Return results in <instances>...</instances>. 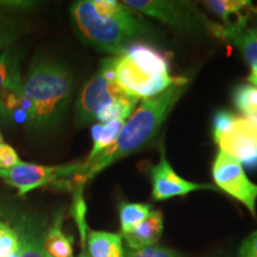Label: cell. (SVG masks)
I'll return each instance as SVG.
<instances>
[{
	"instance_id": "cell-22",
	"label": "cell",
	"mask_w": 257,
	"mask_h": 257,
	"mask_svg": "<svg viewBox=\"0 0 257 257\" xmlns=\"http://www.w3.org/2000/svg\"><path fill=\"white\" fill-rule=\"evenodd\" d=\"M24 24L17 16L0 15V51H4L15 43L22 35Z\"/></svg>"
},
{
	"instance_id": "cell-32",
	"label": "cell",
	"mask_w": 257,
	"mask_h": 257,
	"mask_svg": "<svg viewBox=\"0 0 257 257\" xmlns=\"http://www.w3.org/2000/svg\"><path fill=\"white\" fill-rule=\"evenodd\" d=\"M252 11L256 12V14H257V8H256V9H252Z\"/></svg>"
},
{
	"instance_id": "cell-5",
	"label": "cell",
	"mask_w": 257,
	"mask_h": 257,
	"mask_svg": "<svg viewBox=\"0 0 257 257\" xmlns=\"http://www.w3.org/2000/svg\"><path fill=\"white\" fill-rule=\"evenodd\" d=\"M212 133L219 152L249 169L257 168L256 115H237L231 111L219 110L212 117Z\"/></svg>"
},
{
	"instance_id": "cell-18",
	"label": "cell",
	"mask_w": 257,
	"mask_h": 257,
	"mask_svg": "<svg viewBox=\"0 0 257 257\" xmlns=\"http://www.w3.org/2000/svg\"><path fill=\"white\" fill-rule=\"evenodd\" d=\"M21 78L19 51L15 48H8L0 54V100L10 86Z\"/></svg>"
},
{
	"instance_id": "cell-15",
	"label": "cell",
	"mask_w": 257,
	"mask_h": 257,
	"mask_svg": "<svg viewBox=\"0 0 257 257\" xmlns=\"http://www.w3.org/2000/svg\"><path fill=\"white\" fill-rule=\"evenodd\" d=\"M62 216L59 214L44 236V250L51 257H73V237L62 231Z\"/></svg>"
},
{
	"instance_id": "cell-26",
	"label": "cell",
	"mask_w": 257,
	"mask_h": 257,
	"mask_svg": "<svg viewBox=\"0 0 257 257\" xmlns=\"http://www.w3.org/2000/svg\"><path fill=\"white\" fill-rule=\"evenodd\" d=\"M22 161L16 150L9 144H0V170H9L18 166Z\"/></svg>"
},
{
	"instance_id": "cell-16",
	"label": "cell",
	"mask_w": 257,
	"mask_h": 257,
	"mask_svg": "<svg viewBox=\"0 0 257 257\" xmlns=\"http://www.w3.org/2000/svg\"><path fill=\"white\" fill-rule=\"evenodd\" d=\"M138 99L125 94L120 98L111 101L110 104L105 105L100 110L96 112L95 120L100 124L108 123V121L124 119L126 120L136 110Z\"/></svg>"
},
{
	"instance_id": "cell-31",
	"label": "cell",
	"mask_w": 257,
	"mask_h": 257,
	"mask_svg": "<svg viewBox=\"0 0 257 257\" xmlns=\"http://www.w3.org/2000/svg\"><path fill=\"white\" fill-rule=\"evenodd\" d=\"M0 143H3V136H2V133H0Z\"/></svg>"
},
{
	"instance_id": "cell-8",
	"label": "cell",
	"mask_w": 257,
	"mask_h": 257,
	"mask_svg": "<svg viewBox=\"0 0 257 257\" xmlns=\"http://www.w3.org/2000/svg\"><path fill=\"white\" fill-rule=\"evenodd\" d=\"M83 169V161L67 163L61 166H42L34 163L21 162L9 170H0V178L11 187L16 188L19 195L28 192L55 184L61 180H67L79 175Z\"/></svg>"
},
{
	"instance_id": "cell-19",
	"label": "cell",
	"mask_w": 257,
	"mask_h": 257,
	"mask_svg": "<svg viewBox=\"0 0 257 257\" xmlns=\"http://www.w3.org/2000/svg\"><path fill=\"white\" fill-rule=\"evenodd\" d=\"M153 212V206L140 202H121L119 205V219L121 232L127 233L138 226L149 217Z\"/></svg>"
},
{
	"instance_id": "cell-27",
	"label": "cell",
	"mask_w": 257,
	"mask_h": 257,
	"mask_svg": "<svg viewBox=\"0 0 257 257\" xmlns=\"http://www.w3.org/2000/svg\"><path fill=\"white\" fill-rule=\"evenodd\" d=\"M238 257H257V230L243 240Z\"/></svg>"
},
{
	"instance_id": "cell-11",
	"label": "cell",
	"mask_w": 257,
	"mask_h": 257,
	"mask_svg": "<svg viewBox=\"0 0 257 257\" xmlns=\"http://www.w3.org/2000/svg\"><path fill=\"white\" fill-rule=\"evenodd\" d=\"M0 115L17 125L32 127L34 105L23 91V80L18 79L4 93L0 100Z\"/></svg>"
},
{
	"instance_id": "cell-10",
	"label": "cell",
	"mask_w": 257,
	"mask_h": 257,
	"mask_svg": "<svg viewBox=\"0 0 257 257\" xmlns=\"http://www.w3.org/2000/svg\"><path fill=\"white\" fill-rule=\"evenodd\" d=\"M153 199L156 201L167 200L175 197H185L189 193L200 189H216L212 185L198 184L181 178L170 166L166 157L165 148L161 147L160 161L150 169Z\"/></svg>"
},
{
	"instance_id": "cell-29",
	"label": "cell",
	"mask_w": 257,
	"mask_h": 257,
	"mask_svg": "<svg viewBox=\"0 0 257 257\" xmlns=\"http://www.w3.org/2000/svg\"><path fill=\"white\" fill-rule=\"evenodd\" d=\"M252 15L253 16L249 14V22H251V24H252V27L250 29H251V30L257 35V14H256V12L252 11Z\"/></svg>"
},
{
	"instance_id": "cell-7",
	"label": "cell",
	"mask_w": 257,
	"mask_h": 257,
	"mask_svg": "<svg viewBox=\"0 0 257 257\" xmlns=\"http://www.w3.org/2000/svg\"><path fill=\"white\" fill-rule=\"evenodd\" d=\"M125 94L114 80L113 57L102 60L98 72L79 93L75 104V124L83 126L93 123L96 112L101 107Z\"/></svg>"
},
{
	"instance_id": "cell-9",
	"label": "cell",
	"mask_w": 257,
	"mask_h": 257,
	"mask_svg": "<svg viewBox=\"0 0 257 257\" xmlns=\"http://www.w3.org/2000/svg\"><path fill=\"white\" fill-rule=\"evenodd\" d=\"M212 176L218 188L242 202L253 217L256 216L257 185L250 181L238 161L219 152L212 165Z\"/></svg>"
},
{
	"instance_id": "cell-17",
	"label": "cell",
	"mask_w": 257,
	"mask_h": 257,
	"mask_svg": "<svg viewBox=\"0 0 257 257\" xmlns=\"http://www.w3.org/2000/svg\"><path fill=\"white\" fill-rule=\"evenodd\" d=\"M19 236V250L16 257H46L44 237L30 223L22 224Z\"/></svg>"
},
{
	"instance_id": "cell-28",
	"label": "cell",
	"mask_w": 257,
	"mask_h": 257,
	"mask_svg": "<svg viewBox=\"0 0 257 257\" xmlns=\"http://www.w3.org/2000/svg\"><path fill=\"white\" fill-rule=\"evenodd\" d=\"M248 81L257 88V64H252L251 66V73L248 76Z\"/></svg>"
},
{
	"instance_id": "cell-24",
	"label": "cell",
	"mask_w": 257,
	"mask_h": 257,
	"mask_svg": "<svg viewBox=\"0 0 257 257\" xmlns=\"http://www.w3.org/2000/svg\"><path fill=\"white\" fill-rule=\"evenodd\" d=\"M125 257H182L175 250L161 245H150L146 248L128 250Z\"/></svg>"
},
{
	"instance_id": "cell-14",
	"label": "cell",
	"mask_w": 257,
	"mask_h": 257,
	"mask_svg": "<svg viewBox=\"0 0 257 257\" xmlns=\"http://www.w3.org/2000/svg\"><path fill=\"white\" fill-rule=\"evenodd\" d=\"M125 124L124 119H117L108 121L105 124H95L92 127L93 147L91 153L88 154L87 159L83 161V165H88L96 156L100 155L104 150L110 148L115 142L119 136L121 128Z\"/></svg>"
},
{
	"instance_id": "cell-13",
	"label": "cell",
	"mask_w": 257,
	"mask_h": 257,
	"mask_svg": "<svg viewBox=\"0 0 257 257\" xmlns=\"http://www.w3.org/2000/svg\"><path fill=\"white\" fill-rule=\"evenodd\" d=\"M89 257H125L123 236L106 231H91L87 238Z\"/></svg>"
},
{
	"instance_id": "cell-4",
	"label": "cell",
	"mask_w": 257,
	"mask_h": 257,
	"mask_svg": "<svg viewBox=\"0 0 257 257\" xmlns=\"http://www.w3.org/2000/svg\"><path fill=\"white\" fill-rule=\"evenodd\" d=\"M113 73L117 85L138 100L154 98L185 79L170 75V59L166 53L141 42L128 44L113 56Z\"/></svg>"
},
{
	"instance_id": "cell-21",
	"label": "cell",
	"mask_w": 257,
	"mask_h": 257,
	"mask_svg": "<svg viewBox=\"0 0 257 257\" xmlns=\"http://www.w3.org/2000/svg\"><path fill=\"white\" fill-rule=\"evenodd\" d=\"M232 102L240 113L257 117V88L255 86L248 83L237 86L232 94Z\"/></svg>"
},
{
	"instance_id": "cell-34",
	"label": "cell",
	"mask_w": 257,
	"mask_h": 257,
	"mask_svg": "<svg viewBox=\"0 0 257 257\" xmlns=\"http://www.w3.org/2000/svg\"><path fill=\"white\" fill-rule=\"evenodd\" d=\"M0 144H2V143H0Z\"/></svg>"
},
{
	"instance_id": "cell-3",
	"label": "cell",
	"mask_w": 257,
	"mask_h": 257,
	"mask_svg": "<svg viewBox=\"0 0 257 257\" xmlns=\"http://www.w3.org/2000/svg\"><path fill=\"white\" fill-rule=\"evenodd\" d=\"M73 87V73L66 64L48 57H36L32 61L23 80V91L34 105L31 128H55L66 113Z\"/></svg>"
},
{
	"instance_id": "cell-1",
	"label": "cell",
	"mask_w": 257,
	"mask_h": 257,
	"mask_svg": "<svg viewBox=\"0 0 257 257\" xmlns=\"http://www.w3.org/2000/svg\"><path fill=\"white\" fill-rule=\"evenodd\" d=\"M186 88L187 79H184L170 86L161 94L141 102L130 118L125 121L115 142L88 165H83L82 172L74 176L76 187H82L88 180L94 178L102 170L117 161L138 152L154 140L170 111L184 95Z\"/></svg>"
},
{
	"instance_id": "cell-23",
	"label": "cell",
	"mask_w": 257,
	"mask_h": 257,
	"mask_svg": "<svg viewBox=\"0 0 257 257\" xmlns=\"http://www.w3.org/2000/svg\"><path fill=\"white\" fill-rule=\"evenodd\" d=\"M18 250V232L10 225L0 220V257H16Z\"/></svg>"
},
{
	"instance_id": "cell-30",
	"label": "cell",
	"mask_w": 257,
	"mask_h": 257,
	"mask_svg": "<svg viewBox=\"0 0 257 257\" xmlns=\"http://www.w3.org/2000/svg\"><path fill=\"white\" fill-rule=\"evenodd\" d=\"M79 257H89V256H88V255H86V253H85V252H82V253H81V255H80Z\"/></svg>"
},
{
	"instance_id": "cell-6",
	"label": "cell",
	"mask_w": 257,
	"mask_h": 257,
	"mask_svg": "<svg viewBox=\"0 0 257 257\" xmlns=\"http://www.w3.org/2000/svg\"><path fill=\"white\" fill-rule=\"evenodd\" d=\"M124 5L181 31L207 32L213 36L217 23L208 19L191 2L169 0H125Z\"/></svg>"
},
{
	"instance_id": "cell-2",
	"label": "cell",
	"mask_w": 257,
	"mask_h": 257,
	"mask_svg": "<svg viewBox=\"0 0 257 257\" xmlns=\"http://www.w3.org/2000/svg\"><path fill=\"white\" fill-rule=\"evenodd\" d=\"M70 14L83 41L114 56L149 35V28L134 10L115 0H80L72 5Z\"/></svg>"
},
{
	"instance_id": "cell-33",
	"label": "cell",
	"mask_w": 257,
	"mask_h": 257,
	"mask_svg": "<svg viewBox=\"0 0 257 257\" xmlns=\"http://www.w3.org/2000/svg\"><path fill=\"white\" fill-rule=\"evenodd\" d=\"M46 257H51V256H49V255H48V253H46Z\"/></svg>"
},
{
	"instance_id": "cell-25",
	"label": "cell",
	"mask_w": 257,
	"mask_h": 257,
	"mask_svg": "<svg viewBox=\"0 0 257 257\" xmlns=\"http://www.w3.org/2000/svg\"><path fill=\"white\" fill-rule=\"evenodd\" d=\"M86 204L82 199V192L81 189L78 188V192L75 193V201H74V208H73V216L75 218L76 224L81 233V240L85 243L86 240V231H87V225H86Z\"/></svg>"
},
{
	"instance_id": "cell-20",
	"label": "cell",
	"mask_w": 257,
	"mask_h": 257,
	"mask_svg": "<svg viewBox=\"0 0 257 257\" xmlns=\"http://www.w3.org/2000/svg\"><path fill=\"white\" fill-rule=\"evenodd\" d=\"M202 4L224 22L223 25L230 23L231 16H240L243 10L251 8V2L246 0H206Z\"/></svg>"
},
{
	"instance_id": "cell-12",
	"label": "cell",
	"mask_w": 257,
	"mask_h": 257,
	"mask_svg": "<svg viewBox=\"0 0 257 257\" xmlns=\"http://www.w3.org/2000/svg\"><path fill=\"white\" fill-rule=\"evenodd\" d=\"M163 232V216L159 210H153L146 220L127 233H123L124 239L131 250L156 245Z\"/></svg>"
}]
</instances>
